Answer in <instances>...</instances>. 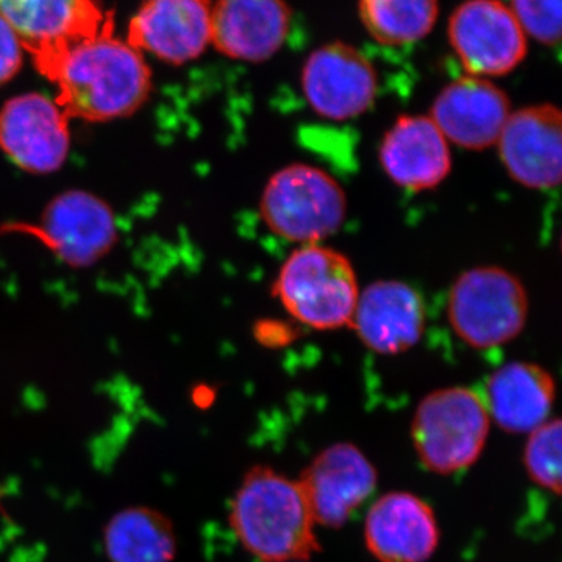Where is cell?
I'll return each mask as SVG.
<instances>
[{
  "mask_svg": "<svg viewBox=\"0 0 562 562\" xmlns=\"http://www.w3.org/2000/svg\"><path fill=\"white\" fill-rule=\"evenodd\" d=\"M211 41L209 0H146L128 27V44L171 65L201 57Z\"/></svg>",
  "mask_w": 562,
  "mask_h": 562,
  "instance_id": "obj_17",
  "label": "cell"
},
{
  "mask_svg": "<svg viewBox=\"0 0 562 562\" xmlns=\"http://www.w3.org/2000/svg\"><path fill=\"white\" fill-rule=\"evenodd\" d=\"M491 424L480 392L464 386L432 391L414 413V450L427 471L453 475L480 460Z\"/></svg>",
  "mask_w": 562,
  "mask_h": 562,
  "instance_id": "obj_4",
  "label": "cell"
},
{
  "mask_svg": "<svg viewBox=\"0 0 562 562\" xmlns=\"http://www.w3.org/2000/svg\"><path fill=\"white\" fill-rule=\"evenodd\" d=\"M561 431L560 419L547 420L528 432L524 450L525 471L531 482L554 495L561 494Z\"/></svg>",
  "mask_w": 562,
  "mask_h": 562,
  "instance_id": "obj_23",
  "label": "cell"
},
{
  "mask_svg": "<svg viewBox=\"0 0 562 562\" xmlns=\"http://www.w3.org/2000/svg\"><path fill=\"white\" fill-rule=\"evenodd\" d=\"M554 398L552 373L527 361H512L492 372L483 395L491 422L513 435H528L550 420Z\"/></svg>",
  "mask_w": 562,
  "mask_h": 562,
  "instance_id": "obj_20",
  "label": "cell"
},
{
  "mask_svg": "<svg viewBox=\"0 0 562 562\" xmlns=\"http://www.w3.org/2000/svg\"><path fill=\"white\" fill-rule=\"evenodd\" d=\"M36 236L66 265L87 268L109 254L117 225L109 203L83 190L57 195L44 210Z\"/></svg>",
  "mask_w": 562,
  "mask_h": 562,
  "instance_id": "obj_12",
  "label": "cell"
},
{
  "mask_svg": "<svg viewBox=\"0 0 562 562\" xmlns=\"http://www.w3.org/2000/svg\"><path fill=\"white\" fill-rule=\"evenodd\" d=\"M273 292L295 321L328 331L350 325L360 286L346 255L324 244H306L283 262Z\"/></svg>",
  "mask_w": 562,
  "mask_h": 562,
  "instance_id": "obj_3",
  "label": "cell"
},
{
  "mask_svg": "<svg viewBox=\"0 0 562 562\" xmlns=\"http://www.w3.org/2000/svg\"><path fill=\"white\" fill-rule=\"evenodd\" d=\"M103 547L111 562H172L177 538L166 514L131 506L111 517L103 530Z\"/></svg>",
  "mask_w": 562,
  "mask_h": 562,
  "instance_id": "obj_21",
  "label": "cell"
},
{
  "mask_svg": "<svg viewBox=\"0 0 562 562\" xmlns=\"http://www.w3.org/2000/svg\"><path fill=\"white\" fill-rule=\"evenodd\" d=\"M530 302L522 281L498 266L469 269L449 294V321L462 342L487 350L512 342L527 325Z\"/></svg>",
  "mask_w": 562,
  "mask_h": 562,
  "instance_id": "obj_6",
  "label": "cell"
},
{
  "mask_svg": "<svg viewBox=\"0 0 562 562\" xmlns=\"http://www.w3.org/2000/svg\"><path fill=\"white\" fill-rule=\"evenodd\" d=\"M290 21L284 0H220L211 11V41L227 57L261 63L281 49Z\"/></svg>",
  "mask_w": 562,
  "mask_h": 562,
  "instance_id": "obj_19",
  "label": "cell"
},
{
  "mask_svg": "<svg viewBox=\"0 0 562 562\" xmlns=\"http://www.w3.org/2000/svg\"><path fill=\"white\" fill-rule=\"evenodd\" d=\"M231 527L262 562H306L321 550L301 484L269 465H255L244 475L232 501Z\"/></svg>",
  "mask_w": 562,
  "mask_h": 562,
  "instance_id": "obj_2",
  "label": "cell"
},
{
  "mask_svg": "<svg viewBox=\"0 0 562 562\" xmlns=\"http://www.w3.org/2000/svg\"><path fill=\"white\" fill-rule=\"evenodd\" d=\"M449 144L430 116H401L384 133L380 165L403 190H435L452 171Z\"/></svg>",
  "mask_w": 562,
  "mask_h": 562,
  "instance_id": "obj_18",
  "label": "cell"
},
{
  "mask_svg": "<svg viewBox=\"0 0 562 562\" xmlns=\"http://www.w3.org/2000/svg\"><path fill=\"white\" fill-rule=\"evenodd\" d=\"M22 50L16 33L0 18V87L20 72Z\"/></svg>",
  "mask_w": 562,
  "mask_h": 562,
  "instance_id": "obj_25",
  "label": "cell"
},
{
  "mask_svg": "<svg viewBox=\"0 0 562 562\" xmlns=\"http://www.w3.org/2000/svg\"><path fill=\"white\" fill-rule=\"evenodd\" d=\"M513 13L522 31L547 46L561 40V0H513Z\"/></svg>",
  "mask_w": 562,
  "mask_h": 562,
  "instance_id": "obj_24",
  "label": "cell"
},
{
  "mask_svg": "<svg viewBox=\"0 0 562 562\" xmlns=\"http://www.w3.org/2000/svg\"><path fill=\"white\" fill-rule=\"evenodd\" d=\"M297 482L317 527L336 530L371 498L379 473L357 446L338 442L317 453Z\"/></svg>",
  "mask_w": 562,
  "mask_h": 562,
  "instance_id": "obj_10",
  "label": "cell"
},
{
  "mask_svg": "<svg viewBox=\"0 0 562 562\" xmlns=\"http://www.w3.org/2000/svg\"><path fill=\"white\" fill-rule=\"evenodd\" d=\"M512 114L508 95L483 77H461L447 85L430 111L443 138L465 150L497 146Z\"/></svg>",
  "mask_w": 562,
  "mask_h": 562,
  "instance_id": "obj_15",
  "label": "cell"
},
{
  "mask_svg": "<svg viewBox=\"0 0 562 562\" xmlns=\"http://www.w3.org/2000/svg\"><path fill=\"white\" fill-rule=\"evenodd\" d=\"M38 69L57 85L58 105L77 120L131 116L150 94L149 66L139 50L114 38L113 29L66 47Z\"/></svg>",
  "mask_w": 562,
  "mask_h": 562,
  "instance_id": "obj_1",
  "label": "cell"
},
{
  "mask_svg": "<svg viewBox=\"0 0 562 562\" xmlns=\"http://www.w3.org/2000/svg\"><path fill=\"white\" fill-rule=\"evenodd\" d=\"M260 213L269 231L280 238L301 246L321 244L346 220V192L330 173L294 162L266 183Z\"/></svg>",
  "mask_w": 562,
  "mask_h": 562,
  "instance_id": "obj_5",
  "label": "cell"
},
{
  "mask_svg": "<svg viewBox=\"0 0 562 562\" xmlns=\"http://www.w3.org/2000/svg\"><path fill=\"white\" fill-rule=\"evenodd\" d=\"M498 155L506 171L530 190H553L562 176V116L552 103L512 111Z\"/></svg>",
  "mask_w": 562,
  "mask_h": 562,
  "instance_id": "obj_13",
  "label": "cell"
},
{
  "mask_svg": "<svg viewBox=\"0 0 562 562\" xmlns=\"http://www.w3.org/2000/svg\"><path fill=\"white\" fill-rule=\"evenodd\" d=\"M0 18L38 68L66 47L113 29L98 0H0Z\"/></svg>",
  "mask_w": 562,
  "mask_h": 562,
  "instance_id": "obj_7",
  "label": "cell"
},
{
  "mask_svg": "<svg viewBox=\"0 0 562 562\" xmlns=\"http://www.w3.org/2000/svg\"><path fill=\"white\" fill-rule=\"evenodd\" d=\"M427 312L419 292L398 280H379L358 295L349 327L373 353L398 355L424 336Z\"/></svg>",
  "mask_w": 562,
  "mask_h": 562,
  "instance_id": "obj_16",
  "label": "cell"
},
{
  "mask_svg": "<svg viewBox=\"0 0 562 562\" xmlns=\"http://www.w3.org/2000/svg\"><path fill=\"white\" fill-rule=\"evenodd\" d=\"M441 541L430 503L406 491L376 498L364 522V542L379 562H427Z\"/></svg>",
  "mask_w": 562,
  "mask_h": 562,
  "instance_id": "obj_14",
  "label": "cell"
},
{
  "mask_svg": "<svg viewBox=\"0 0 562 562\" xmlns=\"http://www.w3.org/2000/svg\"><path fill=\"white\" fill-rule=\"evenodd\" d=\"M449 38L472 77L506 76L527 55V38L501 0H468L450 18Z\"/></svg>",
  "mask_w": 562,
  "mask_h": 562,
  "instance_id": "obj_8",
  "label": "cell"
},
{
  "mask_svg": "<svg viewBox=\"0 0 562 562\" xmlns=\"http://www.w3.org/2000/svg\"><path fill=\"white\" fill-rule=\"evenodd\" d=\"M0 149L25 172H57L70 150L69 116L40 92L16 95L0 109Z\"/></svg>",
  "mask_w": 562,
  "mask_h": 562,
  "instance_id": "obj_9",
  "label": "cell"
},
{
  "mask_svg": "<svg viewBox=\"0 0 562 562\" xmlns=\"http://www.w3.org/2000/svg\"><path fill=\"white\" fill-rule=\"evenodd\" d=\"M438 0H360L366 31L390 46L414 43L431 32L438 18Z\"/></svg>",
  "mask_w": 562,
  "mask_h": 562,
  "instance_id": "obj_22",
  "label": "cell"
},
{
  "mask_svg": "<svg viewBox=\"0 0 562 562\" xmlns=\"http://www.w3.org/2000/svg\"><path fill=\"white\" fill-rule=\"evenodd\" d=\"M371 61L355 47L333 43L310 55L302 70V90L314 113L349 121L366 113L376 95Z\"/></svg>",
  "mask_w": 562,
  "mask_h": 562,
  "instance_id": "obj_11",
  "label": "cell"
}]
</instances>
